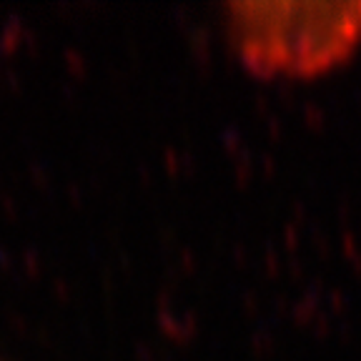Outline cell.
I'll return each mask as SVG.
<instances>
[{"label":"cell","mask_w":361,"mask_h":361,"mask_svg":"<svg viewBox=\"0 0 361 361\" xmlns=\"http://www.w3.org/2000/svg\"><path fill=\"white\" fill-rule=\"evenodd\" d=\"M231 33L264 73H314L361 40V3H246L231 8Z\"/></svg>","instance_id":"6da1fadb"}]
</instances>
